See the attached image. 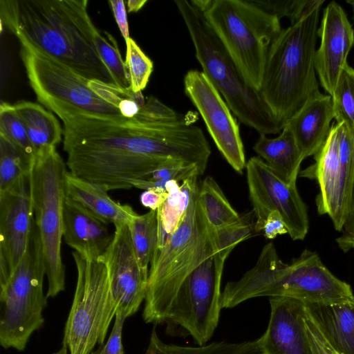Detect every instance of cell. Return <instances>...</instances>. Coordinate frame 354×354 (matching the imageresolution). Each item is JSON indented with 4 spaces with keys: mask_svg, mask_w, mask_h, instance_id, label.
Returning a JSON list of instances; mask_svg holds the SVG:
<instances>
[{
    "mask_svg": "<svg viewBox=\"0 0 354 354\" xmlns=\"http://www.w3.org/2000/svg\"><path fill=\"white\" fill-rule=\"evenodd\" d=\"M69 171L107 191L129 189L169 158L196 163L200 129L153 96L133 117L74 114L61 119Z\"/></svg>",
    "mask_w": 354,
    "mask_h": 354,
    "instance_id": "cell-1",
    "label": "cell"
},
{
    "mask_svg": "<svg viewBox=\"0 0 354 354\" xmlns=\"http://www.w3.org/2000/svg\"><path fill=\"white\" fill-rule=\"evenodd\" d=\"M87 0H1V24L89 80L116 85L95 42Z\"/></svg>",
    "mask_w": 354,
    "mask_h": 354,
    "instance_id": "cell-2",
    "label": "cell"
},
{
    "mask_svg": "<svg viewBox=\"0 0 354 354\" xmlns=\"http://www.w3.org/2000/svg\"><path fill=\"white\" fill-rule=\"evenodd\" d=\"M260 297H286L309 303L353 300L349 283L335 277L316 252L305 249L290 263L279 258L270 242L262 249L254 266L241 279L229 281L222 291L226 308Z\"/></svg>",
    "mask_w": 354,
    "mask_h": 354,
    "instance_id": "cell-3",
    "label": "cell"
},
{
    "mask_svg": "<svg viewBox=\"0 0 354 354\" xmlns=\"http://www.w3.org/2000/svg\"><path fill=\"white\" fill-rule=\"evenodd\" d=\"M321 7L282 29L268 55L259 93L282 128L321 93L315 64Z\"/></svg>",
    "mask_w": 354,
    "mask_h": 354,
    "instance_id": "cell-4",
    "label": "cell"
},
{
    "mask_svg": "<svg viewBox=\"0 0 354 354\" xmlns=\"http://www.w3.org/2000/svg\"><path fill=\"white\" fill-rule=\"evenodd\" d=\"M174 3L189 31L203 73L223 96L232 112L259 135L281 132L282 127L270 113L259 91L248 84L203 12L190 1Z\"/></svg>",
    "mask_w": 354,
    "mask_h": 354,
    "instance_id": "cell-5",
    "label": "cell"
},
{
    "mask_svg": "<svg viewBox=\"0 0 354 354\" xmlns=\"http://www.w3.org/2000/svg\"><path fill=\"white\" fill-rule=\"evenodd\" d=\"M198 184L178 227L154 252L150 263L142 318L157 325L180 285L204 261L215 254L213 229L198 200Z\"/></svg>",
    "mask_w": 354,
    "mask_h": 354,
    "instance_id": "cell-6",
    "label": "cell"
},
{
    "mask_svg": "<svg viewBox=\"0 0 354 354\" xmlns=\"http://www.w3.org/2000/svg\"><path fill=\"white\" fill-rule=\"evenodd\" d=\"M224 46L248 84L259 91L280 19L251 0H192Z\"/></svg>",
    "mask_w": 354,
    "mask_h": 354,
    "instance_id": "cell-7",
    "label": "cell"
},
{
    "mask_svg": "<svg viewBox=\"0 0 354 354\" xmlns=\"http://www.w3.org/2000/svg\"><path fill=\"white\" fill-rule=\"evenodd\" d=\"M66 167L56 147H50L35 154L30 173L34 223L40 237L48 280L47 298L65 289L62 241Z\"/></svg>",
    "mask_w": 354,
    "mask_h": 354,
    "instance_id": "cell-8",
    "label": "cell"
},
{
    "mask_svg": "<svg viewBox=\"0 0 354 354\" xmlns=\"http://www.w3.org/2000/svg\"><path fill=\"white\" fill-rule=\"evenodd\" d=\"M15 35L29 84L38 101L50 112L61 119L74 114L124 118L118 108L89 86V80L46 53L22 34Z\"/></svg>",
    "mask_w": 354,
    "mask_h": 354,
    "instance_id": "cell-9",
    "label": "cell"
},
{
    "mask_svg": "<svg viewBox=\"0 0 354 354\" xmlns=\"http://www.w3.org/2000/svg\"><path fill=\"white\" fill-rule=\"evenodd\" d=\"M41 244L33 223L28 249L6 283L0 286V344L8 349H25L31 335L42 327L47 297Z\"/></svg>",
    "mask_w": 354,
    "mask_h": 354,
    "instance_id": "cell-10",
    "label": "cell"
},
{
    "mask_svg": "<svg viewBox=\"0 0 354 354\" xmlns=\"http://www.w3.org/2000/svg\"><path fill=\"white\" fill-rule=\"evenodd\" d=\"M77 272L73 301L65 325L62 346L54 354H91L103 345L115 316L108 270L99 259L72 253Z\"/></svg>",
    "mask_w": 354,
    "mask_h": 354,
    "instance_id": "cell-11",
    "label": "cell"
},
{
    "mask_svg": "<svg viewBox=\"0 0 354 354\" xmlns=\"http://www.w3.org/2000/svg\"><path fill=\"white\" fill-rule=\"evenodd\" d=\"M224 263L210 257L183 281L162 312L158 324L173 337H191L197 346L207 344L218 326Z\"/></svg>",
    "mask_w": 354,
    "mask_h": 354,
    "instance_id": "cell-12",
    "label": "cell"
},
{
    "mask_svg": "<svg viewBox=\"0 0 354 354\" xmlns=\"http://www.w3.org/2000/svg\"><path fill=\"white\" fill-rule=\"evenodd\" d=\"M249 196L255 214L254 232L263 231L269 214L277 211L288 234L294 240H304L309 229L307 207L297 186L280 179L260 157H252L245 165Z\"/></svg>",
    "mask_w": 354,
    "mask_h": 354,
    "instance_id": "cell-13",
    "label": "cell"
},
{
    "mask_svg": "<svg viewBox=\"0 0 354 354\" xmlns=\"http://www.w3.org/2000/svg\"><path fill=\"white\" fill-rule=\"evenodd\" d=\"M184 89L221 153L236 172L242 174L246 161L239 127L220 93L203 72L198 70L187 71Z\"/></svg>",
    "mask_w": 354,
    "mask_h": 354,
    "instance_id": "cell-14",
    "label": "cell"
},
{
    "mask_svg": "<svg viewBox=\"0 0 354 354\" xmlns=\"http://www.w3.org/2000/svg\"><path fill=\"white\" fill-rule=\"evenodd\" d=\"M98 259L107 268L115 314L126 318L134 315L145 300L148 274L140 266L127 224L115 227L110 244Z\"/></svg>",
    "mask_w": 354,
    "mask_h": 354,
    "instance_id": "cell-15",
    "label": "cell"
},
{
    "mask_svg": "<svg viewBox=\"0 0 354 354\" xmlns=\"http://www.w3.org/2000/svg\"><path fill=\"white\" fill-rule=\"evenodd\" d=\"M33 223L29 174L0 192V286L25 255Z\"/></svg>",
    "mask_w": 354,
    "mask_h": 354,
    "instance_id": "cell-16",
    "label": "cell"
},
{
    "mask_svg": "<svg viewBox=\"0 0 354 354\" xmlns=\"http://www.w3.org/2000/svg\"><path fill=\"white\" fill-rule=\"evenodd\" d=\"M317 33L315 70L319 84L332 96L354 45L353 26L337 2L330 1L324 9Z\"/></svg>",
    "mask_w": 354,
    "mask_h": 354,
    "instance_id": "cell-17",
    "label": "cell"
},
{
    "mask_svg": "<svg viewBox=\"0 0 354 354\" xmlns=\"http://www.w3.org/2000/svg\"><path fill=\"white\" fill-rule=\"evenodd\" d=\"M270 315L261 335L263 354H312L305 303L286 297H270Z\"/></svg>",
    "mask_w": 354,
    "mask_h": 354,
    "instance_id": "cell-18",
    "label": "cell"
},
{
    "mask_svg": "<svg viewBox=\"0 0 354 354\" xmlns=\"http://www.w3.org/2000/svg\"><path fill=\"white\" fill-rule=\"evenodd\" d=\"M109 224L80 203L66 196L63 239L82 257L97 259L104 252L113 235L109 231Z\"/></svg>",
    "mask_w": 354,
    "mask_h": 354,
    "instance_id": "cell-19",
    "label": "cell"
},
{
    "mask_svg": "<svg viewBox=\"0 0 354 354\" xmlns=\"http://www.w3.org/2000/svg\"><path fill=\"white\" fill-rule=\"evenodd\" d=\"M334 118L332 97L321 93L306 102L283 127L290 131L306 158L315 155L322 147Z\"/></svg>",
    "mask_w": 354,
    "mask_h": 354,
    "instance_id": "cell-20",
    "label": "cell"
},
{
    "mask_svg": "<svg viewBox=\"0 0 354 354\" xmlns=\"http://www.w3.org/2000/svg\"><path fill=\"white\" fill-rule=\"evenodd\" d=\"M308 317L339 354H354V299L330 302H304Z\"/></svg>",
    "mask_w": 354,
    "mask_h": 354,
    "instance_id": "cell-21",
    "label": "cell"
},
{
    "mask_svg": "<svg viewBox=\"0 0 354 354\" xmlns=\"http://www.w3.org/2000/svg\"><path fill=\"white\" fill-rule=\"evenodd\" d=\"M65 184L67 196L113 224L114 227L128 225L137 214L129 205L113 201L103 186L77 177L69 171L66 174Z\"/></svg>",
    "mask_w": 354,
    "mask_h": 354,
    "instance_id": "cell-22",
    "label": "cell"
},
{
    "mask_svg": "<svg viewBox=\"0 0 354 354\" xmlns=\"http://www.w3.org/2000/svg\"><path fill=\"white\" fill-rule=\"evenodd\" d=\"M253 149L283 182L296 185L300 166L306 158L290 131L283 127L279 136L259 135Z\"/></svg>",
    "mask_w": 354,
    "mask_h": 354,
    "instance_id": "cell-23",
    "label": "cell"
},
{
    "mask_svg": "<svg viewBox=\"0 0 354 354\" xmlns=\"http://www.w3.org/2000/svg\"><path fill=\"white\" fill-rule=\"evenodd\" d=\"M13 106L26 129L35 154L44 148L56 147L62 141L63 130L52 112L28 101L18 102Z\"/></svg>",
    "mask_w": 354,
    "mask_h": 354,
    "instance_id": "cell-24",
    "label": "cell"
},
{
    "mask_svg": "<svg viewBox=\"0 0 354 354\" xmlns=\"http://www.w3.org/2000/svg\"><path fill=\"white\" fill-rule=\"evenodd\" d=\"M198 175H194L180 185L176 180L167 183L168 196L156 210L158 241L156 250L162 248L178 227L188 207L192 191L198 184Z\"/></svg>",
    "mask_w": 354,
    "mask_h": 354,
    "instance_id": "cell-25",
    "label": "cell"
},
{
    "mask_svg": "<svg viewBox=\"0 0 354 354\" xmlns=\"http://www.w3.org/2000/svg\"><path fill=\"white\" fill-rule=\"evenodd\" d=\"M145 354H263L261 338L241 342H215L204 346H184L167 344L151 332Z\"/></svg>",
    "mask_w": 354,
    "mask_h": 354,
    "instance_id": "cell-26",
    "label": "cell"
},
{
    "mask_svg": "<svg viewBox=\"0 0 354 354\" xmlns=\"http://www.w3.org/2000/svg\"><path fill=\"white\" fill-rule=\"evenodd\" d=\"M198 200L203 214L213 230H217L239 219L240 214L226 198L222 189L211 176L198 185Z\"/></svg>",
    "mask_w": 354,
    "mask_h": 354,
    "instance_id": "cell-27",
    "label": "cell"
},
{
    "mask_svg": "<svg viewBox=\"0 0 354 354\" xmlns=\"http://www.w3.org/2000/svg\"><path fill=\"white\" fill-rule=\"evenodd\" d=\"M134 252L140 266L149 275V266L158 241L156 210L137 214L128 224Z\"/></svg>",
    "mask_w": 354,
    "mask_h": 354,
    "instance_id": "cell-28",
    "label": "cell"
},
{
    "mask_svg": "<svg viewBox=\"0 0 354 354\" xmlns=\"http://www.w3.org/2000/svg\"><path fill=\"white\" fill-rule=\"evenodd\" d=\"M35 157L0 134V192L10 188L32 169Z\"/></svg>",
    "mask_w": 354,
    "mask_h": 354,
    "instance_id": "cell-29",
    "label": "cell"
},
{
    "mask_svg": "<svg viewBox=\"0 0 354 354\" xmlns=\"http://www.w3.org/2000/svg\"><path fill=\"white\" fill-rule=\"evenodd\" d=\"M255 214L252 211L240 215L235 222L213 230L214 257L225 261L232 250L241 242L252 236Z\"/></svg>",
    "mask_w": 354,
    "mask_h": 354,
    "instance_id": "cell-30",
    "label": "cell"
},
{
    "mask_svg": "<svg viewBox=\"0 0 354 354\" xmlns=\"http://www.w3.org/2000/svg\"><path fill=\"white\" fill-rule=\"evenodd\" d=\"M201 175L198 167L184 160L169 158L159 165L146 177L132 183V187L147 190H167L166 185L171 180L178 183L194 176Z\"/></svg>",
    "mask_w": 354,
    "mask_h": 354,
    "instance_id": "cell-31",
    "label": "cell"
},
{
    "mask_svg": "<svg viewBox=\"0 0 354 354\" xmlns=\"http://www.w3.org/2000/svg\"><path fill=\"white\" fill-rule=\"evenodd\" d=\"M335 122L354 134V68H344L332 95Z\"/></svg>",
    "mask_w": 354,
    "mask_h": 354,
    "instance_id": "cell-32",
    "label": "cell"
},
{
    "mask_svg": "<svg viewBox=\"0 0 354 354\" xmlns=\"http://www.w3.org/2000/svg\"><path fill=\"white\" fill-rule=\"evenodd\" d=\"M107 35L109 39L97 31L95 42L97 53L110 71L116 85L120 88H128L130 79L125 62L122 58L115 39L108 33Z\"/></svg>",
    "mask_w": 354,
    "mask_h": 354,
    "instance_id": "cell-33",
    "label": "cell"
},
{
    "mask_svg": "<svg viewBox=\"0 0 354 354\" xmlns=\"http://www.w3.org/2000/svg\"><path fill=\"white\" fill-rule=\"evenodd\" d=\"M125 64L128 69L130 86L134 93L141 92L147 86L153 68V62L131 37L126 41Z\"/></svg>",
    "mask_w": 354,
    "mask_h": 354,
    "instance_id": "cell-34",
    "label": "cell"
},
{
    "mask_svg": "<svg viewBox=\"0 0 354 354\" xmlns=\"http://www.w3.org/2000/svg\"><path fill=\"white\" fill-rule=\"evenodd\" d=\"M256 6L279 19L288 18L292 24L314 8L322 6L323 0H251Z\"/></svg>",
    "mask_w": 354,
    "mask_h": 354,
    "instance_id": "cell-35",
    "label": "cell"
},
{
    "mask_svg": "<svg viewBox=\"0 0 354 354\" xmlns=\"http://www.w3.org/2000/svg\"><path fill=\"white\" fill-rule=\"evenodd\" d=\"M0 134L28 154L35 156L26 129L17 115L13 105L2 102L0 105Z\"/></svg>",
    "mask_w": 354,
    "mask_h": 354,
    "instance_id": "cell-36",
    "label": "cell"
},
{
    "mask_svg": "<svg viewBox=\"0 0 354 354\" xmlns=\"http://www.w3.org/2000/svg\"><path fill=\"white\" fill-rule=\"evenodd\" d=\"M340 232L341 235L335 239L338 248L344 253L354 251V178L347 216Z\"/></svg>",
    "mask_w": 354,
    "mask_h": 354,
    "instance_id": "cell-37",
    "label": "cell"
},
{
    "mask_svg": "<svg viewBox=\"0 0 354 354\" xmlns=\"http://www.w3.org/2000/svg\"><path fill=\"white\" fill-rule=\"evenodd\" d=\"M115 317V322L106 343L91 354H124L122 328L126 317L119 313Z\"/></svg>",
    "mask_w": 354,
    "mask_h": 354,
    "instance_id": "cell-38",
    "label": "cell"
},
{
    "mask_svg": "<svg viewBox=\"0 0 354 354\" xmlns=\"http://www.w3.org/2000/svg\"><path fill=\"white\" fill-rule=\"evenodd\" d=\"M307 314V313H306ZM306 329L312 354H339L328 344L313 320L306 315Z\"/></svg>",
    "mask_w": 354,
    "mask_h": 354,
    "instance_id": "cell-39",
    "label": "cell"
},
{
    "mask_svg": "<svg viewBox=\"0 0 354 354\" xmlns=\"http://www.w3.org/2000/svg\"><path fill=\"white\" fill-rule=\"evenodd\" d=\"M263 231L266 239H273L277 236L288 234L285 223L277 211L271 212L268 216Z\"/></svg>",
    "mask_w": 354,
    "mask_h": 354,
    "instance_id": "cell-40",
    "label": "cell"
},
{
    "mask_svg": "<svg viewBox=\"0 0 354 354\" xmlns=\"http://www.w3.org/2000/svg\"><path fill=\"white\" fill-rule=\"evenodd\" d=\"M109 3L112 8L114 18L120 32L126 42L130 37L124 1L122 0H111L109 1Z\"/></svg>",
    "mask_w": 354,
    "mask_h": 354,
    "instance_id": "cell-41",
    "label": "cell"
},
{
    "mask_svg": "<svg viewBox=\"0 0 354 354\" xmlns=\"http://www.w3.org/2000/svg\"><path fill=\"white\" fill-rule=\"evenodd\" d=\"M167 190L149 189L144 190L140 195V202L143 206L150 210H157L168 196Z\"/></svg>",
    "mask_w": 354,
    "mask_h": 354,
    "instance_id": "cell-42",
    "label": "cell"
},
{
    "mask_svg": "<svg viewBox=\"0 0 354 354\" xmlns=\"http://www.w3.org/2000/svg\"><path fill=\"white\" fill-rule=\"evenodd\" d=\"M147 2V0H128L127 1L128 12H136L140 10L144 5Z\"/></svg>",
    "mask_w": 354,
    "mask_h": 354,
    "instance_id": "cell-43",
    "label": "cell"
},
{
    "mask_svg": "<svg viewBox=\"0 0 354 354\" xmlns=\"http://www.w3.org/2000/svg\"><path fill=\"white\" fill-rule=\"evenodd\" d=\"M346 3L354 7V0L346 1Z\"/></svg>",
    "mask_w": 354,
    "mask_h": 354,
    "instance_id": "cell-44",
    "label": "cell"
},
{
    "mask_svg": "<svg viewBox=\"0 0 354 354\" xmlns=\"http://www.w3.org/2000/svg\"><path fill=\"white\" fill-rule=\"evenodd\" d=\"M353 21H354V10H353Z\"/></svg>",
    "mask_w": 354,
    "mask_h": 354,
    "instance_id": "cell-45",
    "label": "cell"
}]
</instances>
